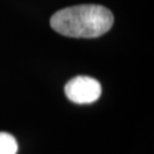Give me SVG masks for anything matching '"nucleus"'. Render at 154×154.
Masks as SVG:
<instances>
[{"label":"nucleus","instance_id":"nucleus-1","mask_svg":"<svg viewBox=\"0 0 154 154\" xmlns=\"http://www.w3.org/2000/svg\"><path fill=\"white\" fill-rule=\"evenodd\" d=\"M114 22L110 9L100 5H78L56 11L50 26L70 38H98L107 32Z\"/></svg>","mask_w":154,"mask_h":154},{"label":"nucleus","instance_id":"nucleus-2","mask_svg":"<svg viewBox=\"0 0 154 154\" xmlns=\"http://www.w3.org/2000/svg\"><path fill=\"white\" fill-rule=\"evenodd\" d=\"M102 94L100 83L87 75H78L65 85L66 97L77 104H90L96 102Z\"/></svg>","mask_w":154,"mask_h":154},{"label":"nucleus","instance_id":"nucleus-3","mask_svg":"<svg viewBox=\"0 0 154 154\" xmlns=\"http://www.w3.org/2000/svg\"><path fill=\"white\" fill-rule=\"evenodd\" d=\"M17 142L11 135L0 132V154H16Z\"/></svg>","mask_w":154,"mask_h":154}]
</instances>
